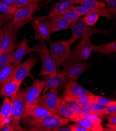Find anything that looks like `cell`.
<instances>
[{
	"label": "cell",
	"instance_id": "1",
	"mask_svg": "<svg viewBox=\"0 0 116 131\" xmlns=\"http://www.w3.org/2000/svg\"><path fill=\"white\" fill-rule=\"evenodd\" d=\"M23 126L28 130L54 131L56 128L68 124V119L57 115H51L42 117L27 116L21 120Z\"/></svg>",
	"mask_w": 116,
	"mask_h": 131
},
{
	"label": "cell",
	"instance_id": "2",
	"mask_svg": "<svg viewBox=\"0 0 116 131\" xmlns=\"http://www.w3.org/2000/svg\"><path fill=\"white\" fill-rule=\"evenodd\" d=\"M40 6L41 2H38L17 8L11 21L17 31L24 25L37 18L33 17L32 14Z\"/></svg>",
	"mask_w": 116,
	"mask_h": 131
},
{
	"label": "cell",
	"instance_id": "3",
	"mask_svg": "<svg viewBox=\"0 0 116 131\" xmlns=\"http://www.w3.org/2000/svg\"><path fill=\"white\" fill-rule=\"evenodd\" d=\"M25 89L19 90L18 92L11 97L12 114L11 125L15 130H23L20 126L25 103Z\"/></svg>",
	"mask_w": 116,
	"mask_h": 131
},
{
	"label": "cell",
	"instance_id": "4",
	"mask_svg": "<svg viewBox=\"0 0 116 131\" xmlns=\"http://www.w3.org/2000/svg\"><path fill=\"white\" fill-rule=\"evenodd\" d=\"M37 46V52L40 55L42 63V68L38 75L39 76L49 75L50 77L56 76L57 73L56 64L45 41H40V43H38Z\"/></svg>",
	"mask_w": 116,
	"mask_h": 131
},
{
	"label": "cell",
	"instance_id": "5",
	"mask_svg": "<svg viewBox=\"0 0 116 131\" xmlns=\"http://www.w3.org/2000/svg\"><path fill=\"white\" fill-rule=\"evenodd\" d=\"M61 66L67 72L70 80L77 82L80 76L89 68V64L71 55L64 62Z\"/></svg>",
	"mask_w": 116,
	"mask_h": 131
},
{
	"label": "cell",
	"instance_id": "6",
	"mask_svg": "<svg viewBox=\"0 0 116 131\" xmlns=\"http://www.w3.org/2000/svg\"><path fill=\"white\" fill-rule=\"evenodd\" d=\"M50 53L55 63L57 70L58 71L62 63L70 55L71 45L69 40L50 42Z\"/></svg>",
	"mask_w": 116,
	"mask_h": 131
},
{
	"label": "cell",
	"instance_id": "7",
	"mask_svg": "<svg viewBox=\"0 0 116 131\" xmlns=\"http://www.w3.org/2000/svg\"><path fill=\"white\" fill-rule=\"evenodd\" d=\"M70 28L72 30V36L69 39V43L71 46L78 38H81L82 36L87 33L89 36L95 34L101 33L102 34H108L109 32L108 30H98L93 28L88 27L83 20V16L79 17L70 24Z\"/></svg>",
	"mask_w": 116,
	"mask_h": 131
},
{
	"label": "cell",
	"instance_id": "8",
	"mask_svg": "<svg viewBox=\"0 0 116 131\" xmlns=\"http://www.w3.org/2000/svg\"><path fill=\"white\" fill-rule=\"evenodd\" d=\"M69 80L70 78L67 72L64 70L62 71H57V75L54 77H50L49 75L45 77L43 80L44 83L42 91L43 94L47 93L52 88H57L59 90V88H61L66 85Z\"/></svg>",
	"mask_w": 116,
	"mask_h": 131
},
{
	"label": "cell",
	"instance_id": "9",
	"mask_svg": "<svg viewBox=\"0 0 116 131\" xmlns=\"http://www.w3.org/2000/svg\"><path fill=\"white\" fill-rule=\"evenodd\" d=\"M89 37L87 33L84 34L81 37V40L78 46L70 51V54L80 60L84 61H87L93 52L94 47L90 41Z\"/></svg>",
	"mask_w": 116,
	"mask_h": 131
},
{
	"label": "cell",
	"instance_id": "10",
	"mask_svg": "<svg viewBox=\"0 0 116 131\" xmlns=\"http://www.w3.org/2000/svg\"><path fill=\"white\" fill-rule=\"evenodd\" d=\"M46 18L47 16L37 17L31 23L35 32V40L50 42L51 33L48 25L45 21Z\"/></svg>",
	"mask_w": 116,
	"mask_h": 131
},
{
	"label": "cell",
	"instance_id": "11",
	"mask_svg": "<svg viewBox=\"0 0 116 131\" xmlns=\"http://www.w3.org/2000/svg\"><path fill=\"white\" fill-rule=\"evenodd\" d=\"M44 86L43 81L35 80L32 85L28 87L25 93V103L26 106L37 105L41 97Z\"/></svg>",
	"mask_w": 116,
	"mask_h": 131
},
{
	"label": "cell",
	"instance_id": "12",
	"mask_svg": "<svg viewBox=\"0 0 116 131\" xmlns=\"http://www.w3.org/2000/svg\"><path fill=\"white\" fill-rule=\"evenodd\" d=\"M37 62V59L31 55L25 62L17 64L12 80L21 84L25 78L31 76L30 71Z\"/></svg>",
	"mask_w": 116,
	"mask_h": 131
},
{
	"label": "cell",
	"instance_id": "13",
	"mask_svg": "<svg viewBox=\"0 0 116 131\" xmlns=\"http://www.w3.org/2000/svg\"><path fill=\"white\" fill-rule=\"evenodd\" d=\"M58 91V90L57 88L50 89L47 93L41 96L37 104L55 112L61 100V98H58L57 96Z\"/></svg>",
	"mask_w": 116,
	"mask_h": 131
},
{
	"label": "cell",
	"instance_id": "14",
	"mask_svg": "<svg viewBox=\"0 0 116 131\" xmlns=\"http://www.w3.org/2000/svg\"><path fill=\"white\" fill-rule=\"evenodd\" d=\"M37 45L33 47H29L28 40L26 38L24 37L12 53L10 58V63L17 65L20 63L25 55L33 52H37Z\"/></svg>",
	"mask_w": 116,
	"mask_h": 131
},
{
	"label": "cell",
	"instance_id": "15",
	"mask_svg": "<svg viewBox=\"0 0 116 131\" xmlns=\"http://www.w3.org/2000/svg\"><path fill=\"white\" fill-rule=\"evenodd\" d=\"M2 27L3 37L1 50H0V55L6 51L12 43V41L15 38H17V34L18 32L16 30L14 26L10 20L5 22Z\"/></svg>",
	"mask_w": 116,
	"mask_h": 131
},
{
	"label": "cell",
	"instance_id": "16",
	"mask_svg": "<svg viewBox=\"0 0 116 131\" xmlns=\"http://www.w3.org/2000/svg\"><path fill=\"white\" fill-rule=\"evenodd\" d=\"M91 92L80 86L76 81L70 80L66 85L62 97L67 96L72 98L78 97L83 95H90Z\"/></svg>",
	"mask_w": 116,
	"mask_h": 131
},
{
	"label": "cell",
	"instance_id": "17",
	"mask_svg": "<svg viewBox=\"0 0 116 131\" xmlns=\"http://www.w3.org/2000/svg\"><path fill=\"white\" fill-rule=\"evenodd\" d=\"M50 29V33L70 29V24L62 15L47 17L45 20Z\"/></svg>",
	"mask_w": 116,
	"mask_h": 131
},
{
	"label": "cell",
	"instance_id": "18",
	"mask_svg": "<svg viewBox=\"0 0 116 131\" xmlns=\"http://www.w3.org/2000/svg\"><path fill=\"white\" fill-rule=\"evenodd\" d=\"M55 114H56L54 111L38 106V104L32 106L25 105L22 118L27 116L42 117Z\"/></svg>",
	"mask_w": 116,
	"mask_h": 131
},
{
	"label": "cell",
	"instance_id": "19",
	"mask_svg": "<svg viewBox=\"0 0 116 131\" xmlns=\"http://www.w3.org/2000/svg\"><path fill=\"white\" fill-rule=\"evenodd\" d=\"M12 101L9 97H4L0 110V130L11 120Z\"/></svg>",
	"mask_w": 116,
	"mask_h": 131
},
{
	"label": "cell",
	"instance_id": "20",
	"mask_svg": "<svg viewBox=\"0 0 116 131\" xmlns=\"http://www.w3.org/2000/svg\"><path fill=\"white\" fill-rule=\"evenodd\" d=\"M71 9L79 13L82 15H87L90 13H97L99 16H101L107 18L108 19H111L112 17V15L108 8H91L83 5L73 6L71 8Z\"/></svg>",
	"mask_w": 116,
	"mask_h": 131
},
{
	"label": "cell",
	"instance_id": "21",
	"mask_svg": "<svg viewBox=\"0 0 116 131\" xmlns=\"http://www.w3.org/2000/svg\"><path fill=\"white\" fill-rule=\"evenodd\" d=\"M76 0H59L54 6L47 17L61 15L71 8L75 4Z\"/></svg>",
	"mask_w": 116,
	"mask_h": 131
},
{
	"label": "cell",
	"instance_id": "22",
	"mask_svg": "<svg viewBox=\"0 0 116 131\" xmlns=\"http://www.w3.org/2000/svg\"><path fill=\"white\" fill-rule=\"evenodd\" d=\"M16 65L9 63L0 70V87L12 80L15 74Z\"/></svg>",
	"mask_w": 116,
	"mask_h": 131
},
{
	"label": "cell",
	"instance_id": "23",
	"mask_svg": "<svg viewBox=\"0 0 116 131\" xmlns=\"http://www.w3.org/2000/svg\"><path fill=\"white\" fill-rule=\"evenodd\" d=\"M21 84L12 80L1 87L0 97H11L19 90Z\"/></svg>",
	"mask_w": 116,
	"mask_h": 131
},
{
	"label": "cell",
	"instance_id": "24",
	"mask_svg": "<svg viewBox=\"0 0 116 131\" xmlns=\"http://www.w3.org/2000/svg\"><path fill=\"white\" fill-rule=\"evenodd\" d=\"M55 113L56 115L63 117V118L68 119L70 121L72 122H74V121L79 116L75 114L61 99L58 107L55 111Z\"/></svg>",
	"mask_w": 116,
	"mask_h": 131
},
{
	"label": "cell",
	"instance_id": "25",
	"mask_svg": "<svg viewBox=\"0 0 116 131\" xmlns=\"http://www.w3.org/2000/svg\"><path fill=\"white\" fill-rule=\"evenodd\" d=\"M17 39V38H15L7 49L0 55V70L10 63L11 56L17 47L18 42Z\"/></svg>",
	"mask_w": 116,
	"mask_h": 131
},
{
	"label": "cell",
	"instance_id": "26",
	"mask_svg": "<svg viewBox=\"0 0 116 131\" xmlns=\"http://www.w3.org/2000/svg\"><path fill=\"white\" fill-rule=\"evenodd\" d=\"M74 122L88 129L90 131H103L104 128L103 126H99L89 119L86 118L83 116H79L74 121Z\"/></svg>",
	"mask_w": 116,
	"mask_h": 131
},
{
	"label": "cell",
	"instance_id": "27",
	"mask_svg": "<svg viewBox=\"0 0 116 131\" xmlns=\"http://www.w3.org/2000/svg\"><path fill=\"white\" fill-rule=\"evenodd\" d=\"M93 51L110 56L116 52V42L112 41L98 46L94 45Z\"/></svg>",
	"mask_w": 116,
	"mask_h": 131
},
{
	"label": "cell",
	"instance_id": "28",
	"mask_svg": "<svg viewBox=\"0 0 116 131\" xmlns=\"http://www.w3.org/2000/svg\"><path fill=\"white\" fill-rule=\"evenodd\" d=\"M61 99L67 104L75 114L78 116L80 115L81 105L74 98L63 96L61 97Z\"/></svg>",
	"mask_w": 116,
	"mask_h": 131
},
{
	"label": "cell",
	"instance_id": "29",
	"mask_svg": "<svg viewBox=\"0 0 116 131\" xmlns=\"http://www.w3.org/2000/svg\"><path fill=\"white\" fill-rule=\"evenodd\" d=\"M75 4L91 8H104L106 7V4L98 0H76Z\"/></svg>",
	"mask_w": 116,
	"mask_h": 131
},
{
	"label": "cell",
	"instance_id": "30",
	"mask_svg": "<svg viewBox=\"0 0 116 131\" xmlns=\"http://www.w3.org/2000/svg\"><path fill=\"white\" fill-rule=\"evenodd\" d=\"M92 96H93V102L98 103L105 107H107L111 105H115V104H116L115 100L111 99L106 97L97 96L94 94H93Z\"/></svg>",
	"mask_w": 116,
	"mask_h": 131
},
{
	"label": "cell",
	"instance_id": "31",
	"mask_svg": "<svg viewBox=\"0 0 116 131\" xmlns=\"http://www.w3.org/2000/svg\"><path fill=\"white\" fill-rule=\"evenodd\" d=\"M61 15H62L65 18V19L68 21L70 24L77 19H78L79 17L83 16V15L79 14V13L72 10L71 9L66 11Z\"/></svg>",
	"mask_w": 116,
	"mask_h": 131
},
{
	"label": "cell",
	"instance_id": "32",
	"mask_svg": "<svg viewBox=\"0 0 116 131\" xmlns=\"http://www.w3.org/2000/svg\"><path fill=\"white\" fill-rule=\"evenodd\" d=\"M89 107L93 113H95L99 116L105 115L104 112L106 107L98 103L92 102L89 104Z\"/></svg>",
	"mask_w": 116,
	"mask_h": 131
},
{
	"label": "cell",
	"instance_id": "33",
	"mask_svg": "<svg viewBox=\"0 0 116 131\" xmlns=\"http://www.w3.org/2000/svg\"><path fill=\"white\" fill-rule=\"evenodd\" d=\"M99 18V15L97 13H90L83 17V20L86 25L92 26L97 23Z\"/></svg>",
	"mask_w": 116,
	"mask_h": 131
},
{
	"label": "cell",
	"instance_id": "34",
	"mask_svg": "<svg viewBox=\"0 0 116 131\" xmlns=\"http://www.w3.org/2000/svg\"><path fill=\"white\" fill-rule=\"evenodd\" d=\"M17 9V7L10 6L0 1V13H2V14L13 16Z\"/></svg>",
	"mask_w": 116,
	"mask_h": 131
},
{
	"label": "cell",
	"instance_id": "35",
	"mask_svg": "<svg viewBox=\"0 0 116 131\" xmlns=\"http://www.w3.org/2000/svg\"><path fill=\"white\" fill-rule=\"evenodd\" d=\"M93 94L90 95H83L74 98L80 104L81 106L87 105L93 102Z\"/></svg>",
	"mask_w": 116,
	"mask_h": 131
},
{
	"label": "cell",
	"instance_id": "36",
	"mask_svg": "<svg viewBox=\"0 0 116 131\" xmlns=\"http://www.w3.org/2000/svg\"><path fill=\"white\" fill-rule=\"evenodd\" d=\"M83 116L84 117H86V118L89 119L95 124H96L99 126H102V122L103 121H102V118L101 117L102 116L98 115L95 113H89V114H86Z\"/></svg>",
	"mask_w": 116,
	"mask_h": 131
},
{
	"label": "cell",
	"instance_id": "37",
	"mask_svg": "<svg viewBox=\"0 0 116 131\" xmlns=\"http://www.w3.org/2000/svg\"><path fill=\"white\" fill-rule=\"evenodd\" d=\"M43 1H45V0H17L16 2V7L18 8L36 2H41Z\"/></svg>",
	"mask_w": 116,
	"mask_h": 131
},
{
	"label": "cell",
	"instance_id": "38",
	"mask_svg": "<svg viewBox=\"0 0 116 131\" xmlns=\"http://www.w3.org/2000/svg\"><path fill=\"white\" fill-rule=\"evenodd\" d=\"M112 15L116 14V0H105Z\"/></svg>",
	"mask_w": 116,
	"mask_h": 131
},
{
	"label": "cell",
	"instance_id": "39",
	"mask_svg": "<svg viewBox=\"0 0 116 131\" xmlns=\"http://www.w3.org/2000/svg\"><path fill=\"white\" fill-rule=\"evenodd\" d=\"M12 17H13L12 15L2 14V13H0V29L3 27L4 24L7 21L10 20Z\"/></svg>",
	"mask_w": 116,
	"mask_h": 131
},
{
	"label": "cell",
	"instance_id": "40",
	"mask_svg": "<svg viewBox=\"0 0 116 131\" xmlns=\"http://www.w3.org/2000/svg\"><path fill=\"white\" fill-rule=\"evenodd\" d=\"M89 113H93L91 108L89 107V104H87V105H81L80 108V115L83 116L86 114H89Z\"/></svg>",
	"mask_w": 116,
	"mask_h": 131
},
{
	"label": "cell",
	"instance_id": "41",
	"mask_svg": "<svg viewBox=\"0 0 116 131\" xmlns=\"http://www.w3.org/2000/svg\"><path fill=\"white\" fill-rule=\"evenodd\" d=\"M71 131H90L89 129L75 123L74 124L70 125Z\"/></svg>",
	"mask_w": 116,
	"mask_h": 131
},
{
	"label": "cell",
	"instance_id": "42",
	"mask_svg": "<svg viewBox=\"0 0 116 131\" xmlns=\"http://www.w3.org/2000/svg\"><path fill=\"white\" fill-rule=\"evenodd\" d=\"M116 113V104L115 105H111L109 106L106 107V108L105 109L104 114H108L110 113Z\"/></svg>",
	"mask_w": 116,
	"mask_h": 131
},
{
	"label": "cell",
	"instance_id": "43",
	"mask_svg": "<svg viewBox=\"0 0 116 131\" xmlns=\"http://www.w3.org/2000/svg\"><path fill=\"white\" fill-rule=\"evenodd\" d=\"M106 119L109 123L116 124V113L107 114Z\"/></svg>",
	"mask_w": 116,
	"mask_h": 131
},
{
	"label": "cell",
	"instance_id": "44",
	"mask_svg": "<svg viewBox=\"0 0 116 131\" xmlns=\"http://www.w3.org/2000/svg\"><path fill=\"white\" fill-rule=\"evenodd\" d=\"M54 131H71V128L70 125L67 124L56 128Z\"/></svg>",
	"mask_w": 116,
	"mask_h": 131
},
{
	"label": "cell",
	"instance_id": "45",
	"mask_svg": "<svg viewBox=\"0 0 116 131\" xmlns=\"http://www.w3.org/2000/svg\"><path fill=\"white\" fill-rule=\"evenodd\" d=\"M17 0H1L3 3L12 7H16V2Z\"/></svg>",
	"mask_w": 116,
	"mask_h": 131
},
{
	"label": "cell",
	"instance_id": "46",
	"mask_svg": "<svg viewBox=\"0 0 116 131\" xmlns=\"http://www.w3.org/2000/svg\"><path fill=\"white\" fill-rule=\"evenodd\" d=\"M2 131H14V128H13V127L12 126V125H11L10 122V123H8L6 124H5L3 128L1 129Z\"/></svg>",
	"mask_w": 116,
	"mask_h": 131
},
{
	"label": "cell",
	"instance_id": "47",
	"mask_svg": "<svg viewBox=\"0 0 116 131\" xmlns=\"http://www.w3.org/2000/svg\"><path fill=\"white\" fill-rule=\"evenodd\" d=\"M105 126L107 128L111 129V131H115L116 130V124L108 122L107 123L105 124Z\"/></svg>",
	"mask_w": 116,
	"mask_h": 131
},
{
	"label": "cell",
	"instance_id": "48",
	"mask_svg": "<svg viewBox=\"0 0 116 131\" xmlns=\"http://www.w3.org/2000/svg\"><path fill=\"white\" fill-rule=\"evenodd\" d=\"M3 37V31L2 29H0V50H1V48Z\"/></svg>",
	"mask_w": 116,
	"mask_h": 131
}]
</instances>
